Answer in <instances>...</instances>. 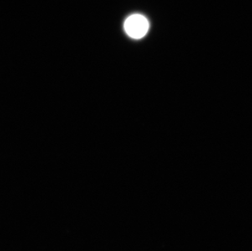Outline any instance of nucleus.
I'll return each instance as SVG.
<instances>
[{
	"mask_svg": "<svg viewBox=\"0 0 252 251\" xmlns=\"http://www.w3.org/2000/svg\"><path fill=\"white\" fill-rule=\"evenodd\" d=\"M149 28V22L142 15H131L124 23V30L127 35L135 39L143 38L147 33Z\"/></svg>",
	"mask_w": 252,
	"mask_h": 251,
	"instance_id": "nucleus-1",
	"label": "nucleus"
}]
</instances>
